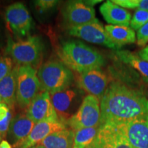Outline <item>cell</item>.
I'll use <instances>...</instances> for the list:
<instances>
[{
    "mask_svg": "<svg viewBox=\"0 0 148 148\" xmlns=\"http://www.w3.org/2000/svg\"><path fill=\"white\" fill-rule=\"evenodd\" d=\"M99 124L148 120V99L143 92L112 81L100 100Z\"/></svg>",
    "mask_w": 148,
    "mask_h": 148,
    "instance_id": "1",
    "label": "cell"
},
{
    "mask_svg": "<svg viewBox=\"0 0 148 148\" xmlns=\"http://www.w3.org/2000/svg\"><path fill=\"white\" fill-rule=\"evenodd\" d=\"M58 55L62 63L78 73L100 69L105 64L104 58L99 51L79 40L62 42Z\"/></svg>",
    "mask_w": 148,
    "mask_h": 148,
    "instance_id": "2",
    "label": "cell"
},
{
    "mask_svg": "<svg viewBox=\"0 0 148 148\" xmlns=\"http://www.w3.org/2000/svg\"><path fill=\"white\" fill-rule=\"evenodd\" d=\"M40 88L49 93L70 88L73 81L71 69L62 62L49 60L40 66L37 73Z\"/></svg>",
    "mask_w": 148,
    "mask_h": 148,
    "instance_id": "3",
    "label": "cell"
},
{
    "mask_svg": "<svg viewBox=\"0 0 148 148\" xmlns=\"http://www.w3.org/2000/svg\"><path fill=\"white\" fill-rule=\"evenodd\" d=\"M6 51L19 66L37 67L42 60L43 44L39 36H28L25 40L14 41L9 37Z\"/></svg>",
    "mask_w": 148,
    "mask_h": 148,
    "instance_id": "4",
    "label": "cell"
},
{
    "mask_svg": "<svg viewBox=\"0 0 148 148\" xmlns=\"http://www.w3.org/2000/svg\"><path fill=\"white\" fill-rule=\"evenodd\" d=\"M40 83L36 69L28 65L18 66L16 99L21 108H27L38 94Z\"/></svg>",
    "mask_w": 148,
    "mask_h": 148,
    "instance_id": "5",
    "label": "cell"
},
{
    "mask_svg": "<svg viewBox=\"0 0 148 148\" xmlns=\"http://www.w3.org/2000/svg\"><path fill=\"white\" fill-rule=\"evenodd\" d=\"M101 119L100 100L91 95L84 97L78 110L70 119L66 125L73 132L77 130L99 126Z\"/></svg>",
    "mask_w": 148,
    "mask_h": 148,
    "instance_id": "6",
    "label": "cell"
},
{
    "mask_svg": "<svg viewBox=\"0 0 148 148\" xmlns=\"http://www.w3.org/2000/svg\"><path fill=\"white\" fill-rule=\"evenodd\" d=\"M51 101L59 119L66 125L68 120L80 106V91L76 88H68L50 94Z\"/></svg>",
    "mask_w": 148,
    "mask_h": 148,
    "instance_id": "7",
    "label": "cell"
},
{
    "mask_svg": "<svg viewBox=\"0 0 148 148\" xmlns=\"http://www.w3.org/2000/svg\"><path fill=\"white\" fill-rule=\"evenodd\" d=\"M67 32L71 36L91 43L103 45L114 50L121 49L110 40L105 28L97 18L82 25L69 27L67 28Z\"/></svg>",
    "mask_w": 148,
    "mask_h": 148,
    "instance_id": "8",
    "label": "cell"
},
{
    "mask_svg": "<svg viewBox=\"0 0 148 148\" xmlns=\"http://www.w3.org/2000/svg\"><path fill=\"white\" fill-rule=\"evenodd\" d=\"M5 20L16 36H27L32 28V19L28 10L22 3L9 5L5 12Z\"/></svg>",
    "mask_w": 148,
    "mask_h": 148,
    "instance_id": "9",
    "label": "cell"
},
{
    "mask_svg": "<svg viewBox=\"0 0 148 148\" xmlns=\"http://www.w3.org/2000/svg\"><path fill=\"white\" fill-rule=\"evenodd\" d=\"M87 148H132L119 127L110 123L99 124L98 133Z\"/></svg>",
    "mask_w": 148,
    "mask_h": 148,
    "instance_id": "10",
    "label": "cell"
},
{
    "mask_svg": "<svg viewBox=\"0 0 148 148\" xmlns=\"http://www.w3.org/2000/svg\"><path fill=\"white\" fill-rule=\"evenodd\" d=\"M76 82L79 89L101 100L109 85V79L101 69H92L79 73Z\"/></svg>",
    "mask_w": 148,
    "mask_h": 148,
    "instance_id": "11",
    "label": "cell"
},
{
    "mask_svg": "<svg viewBox=\"0 0 148 148\" xmlns=\"http://www.w3.org/2000/svg\"><path fill=\"white\" fill-rule=\"evenodd\" d=\"M64 23L67 28L88 23L95 19V11L92 7L81 1H70L62 12Z\"/></svg>",
    "mask_w": 148,
    "mask_h": 148,
    "instance_id": "12",
    "label": "cell"
},
{
    "mask_svg": "<svg viewBox=\"0 0 148 148\" xmlns=\"http://www.w3.org/2000/svg\"><path fill=\"white\" fill-rule=\"evenodd\" d=\"M27 116L34 123L45 121H60L51 103L50 93L40 92L29 104L27 110Z\"/></svg>",
    "mask_w": 148,
    "mask_h": 148,
    "instance_id": "13",
    "label": "cell"
},
{
    "mask_svg": "<svg viewBox=\"0 0 148 148\" xmlns=\"http://www.w3.org/2000/svg\"><path fill=\"white\" fill-rule=\"evenodd\" d=\"M115 125L123 132L131 147L148 148V120H134Z\"/></svg>",
    "mask_w": 148,
    "mask_h": 148,
    "instance_id": "14",
    "label": "cell"
},
{
    "mask_svg": "<svg viewBox=\"0 0 148 148\" xmlns=\"http://www.w3.org/2000/svg\"><path fill=\"white\" fill-rule=\"evenodd\" d=\"M34 122L27 114H18L12 118L8 132V138L14 147H20L30 134Z\"/></svg>",
    "mask_w": 148,
    "mask_h": 148,
    "instance_id": "15",
    "label": "cell"
},
{
    "mask_svg": "<svg viewBox=\"0 0 148 148\" xmlns=\"http://www.w3.org/2000/svg\"><path fill=\"white\" fill-rule=\"evenodd\" d=\"M64 129H66V125L61 121H45L37 123L19 148H29L38 145L51 133Z\"/></svg>",
    "mask_w": 148,
    "mask_h": 148,
    "instance_id": "16",
    "label": "cell"
},
{
    "mask_svg": "<svg viewBox=\"0 0 148 148\" xmlns=\"http://www.w3.org/2000/svg\"><path fill=\"white\" fill-rule=\"evenodd\" d=\"M99 11L105 21L111 25L129 26L130 24L132 18L130 12L112 1L103 3L99 8Z\"/></svg>",
    "mask_w": 148,
    "mask_h": 148,
    "instance_id": "17",
    "label": "cell"
},
{
    "mask_svg": "<svg viewBox=\"0 0 148 148\" xmlns=\"http://www.w3.org/2000/svg\"><path fill=\"white\" fill-rule=\"evenodd\" d=\"M17 68L18 66H15L7 76L0 81V96L2 101L8 105L10 109L14 108L16 102Z\"/></svg>",
    "mask_w": 148,
    "mask_h": 148,
    "instance_id": "18",
    "label": "cell"
},
{
    "mask_svg": "<svg viewBox=\"0 0 148 148\" xmlns=\"http://www.w3.org/2000/svg\"><path fill=\"white\" fill-rule=\"evenodd\" d=\"M104 28L110 40L120 48L123 45L134 43L136 41L134 30L128 26L107 25Z\"/></svg>",
    "mask_w": 148,
    "mask_h": 148,
    "instance_id": "19",
    "label": "cell"
},
{
    "mask_svg": "<svg viewBox=\"0 0 148 148\" xmlns=\"http://www.w3.org/2000/svg\"><path fill=\"white\" fill-rule=\"evenodd\" d=\"M74 132L64 129L51 133L38 145L45 148H73Z\"/></svg>",
    "mask_w": 148,
    "mask_h": 148,
    "instance_id": "20",
    "label": "cell"
},
{
    "mask_svg": "<svg viewBox=\"0 0 148 148\" xmlns=\"http://www.w3.org/2000/svg\"><path fill=\"white\" fill-rule=\"evenodd\" d=\"M116 54L123 63L136 70L146 83L148 84V62L136 53L127 50H116Z\"/></svg>",
    "mask_w": 148,
    "mask_h": 148,
    "instance_id": "21",
    "label": "cell"
},
{
    "mask_svg": "<svg viewBox=\"0 0 148 148\" xmlns=\"http://www.w3.org/2000/svg\"><path fill=\"white\" fill-rule=\"evenodd\" d=\"M99 128V125L82 128L75 131L73 148H87L95 138Z\"/></svg>",
    "mask_w": 148,
    "mask_h": 148,
    "instance_id": "22",
    "label": "cell"
},
{
    "mask_svg": "<svg viewBox=\"0 0 148 148\" xmlns=\"http://www.w3.org/2000/svg\"><path fill=\"white\" fill-rule=\"evenodd\" d=\"M112 1L123 8L148 11V0H113Z\"/></svg>",
    "mask_w": 148,
    "mask_h": 148,
    "instance_id": "23",
    "label": "cell"
},
{
    "mask_svg": "<svg viewBox=\"0 0 148 148\" xmlns=\"http://www.w3.org/2000/svg\"><path fill=\"white\" fill-rule=\"evenodd\" d=\"M148 23V11L147 10H136L131 18V28L138 31L143 25Z\"/></svg>",
    "mask_w": 148,
    "mask_h": 148,
    "instance_id": "24",
    "label": "cell"
},
{
    "mask_svg": "<svg viewBox=\"0 0 148 148\" xmlns=\"http://www.w3.org/2000/svg\"><path fill=\"white\" fill-rule=\"evenodd\" d=\"M12 69V59L9 57L0 56V81L7 76Z\"/></svg>",
    "mask_w": 148,
    "mask_h": 148,
    "instance_id": "25",
    "label": "cell"
},
{
    "mask_svg": "<svg viewBox=\"0 0 148 148\" xmlns=\"http://www.w3.org/2000/svg\"><path fill=\"white\" fill-rule=\"evenodd\" d=\"M58 1L56 0H38L35 1L36 8L40 13L47 12L51 10L58 4Z\"/></svg>",
    "mask_w": 148,
    "mask_h": 148,
    "instance_id": "26",
    "label": "cell"
},
{
    "mask_svg": "<svg viewBox=\"0 0 148 148\" xmlns=\"http://www.w3.org/2000/svg\"><path fill=\"white\" fill-rule=\"evenodd\" d=\"M136 43L140 47H145L148 43V23L137 31Z\"/></svg>",
    "mask_w": 148,
    "mask_h": 148,
    "instance_id": "27",
    "label": "cell"
},
{
    "mask_svg": "<svg viewBox=\"0 0 148 148\" xmlns=\"http://www.w3.org/2000/svg\"><path fill=\"white\" fill-rule=\"evenodd\" d=\"M10 112V108L8 105L3 102L0 103V122L3 121L7 117Z\"/></svg>",
    "mask_w": 148,
    "mask_h": 148,
    "instance_id": "28",
    "label": "cell"
},
{
    "mask_svg": "<svg viewBox=\"0 0 148 148\" xmlns=\"http://www.w3.org/2000/svg\"><path fill=\"white\" fill-rule=\"evenodd\" d=\"M138 56L143 60H145L148 62V45L143 47L141 50L138 52Z\"/></svg>",
    "mask_w": 148,
    "mask_h": 148,
    "instance_id": "29",
    "label": "cell"
},
{
    "mask_svg": "<svg viewBox=\"0 0 148 148\" xmlns=\"http://www.w3.org/2000/svg\"><path fill=\"white\" fill-rule=\"evenodd\" d=\"M0 148H12L11 144L7 140H1V142L0 143Z\"/></svg>",
    "mask_w": 148,
    "mask_h": 148,
    "instance_id": "30",
    "label": "cell"
},
{
    "mask_svg": "<svg viewBox=\"0 0 148 148\" xmlns=\"http://www.w3.org/2000/svg\"><path fill=\"white\" fill-rule=\"evenodd\" d=\"M29 148H45V147H42V146L40 145H36L33 146V147H29Z\"/></svg>",
    "mask_w": 148,
    "mask_h": 148,
    "instance_id": "31",
    "label": "cell"
},
{
    "mask_svg": "<svg viewBox=\"0 0 148 148\" xmlns=\"http://www.w3.org/2000/svg\"><path fill=\"white\" fill-rule=\"evenodd\" d=\"M1 101H2V99H1V96H0V103H1Z\"/></svg>",
    "mask_w": 148,
    "mask_h": 148,
    "instance_id": "32",
    "label": "cell"
},
{
    "mask_svg": "<svg viewBox=\"0 0 148 148\" xmlns=\"http://www.w3.org/2000/svg\"><path fill=\"white\" fill-rule=\"evenodd\" d=\"M1 138H1V135H0V143H1Z\"/></svg>",
    "mask_w": 148,
    "mask_h": 148,
    "instance_id": "33",
    "label": "cell"
}]
</instances>
